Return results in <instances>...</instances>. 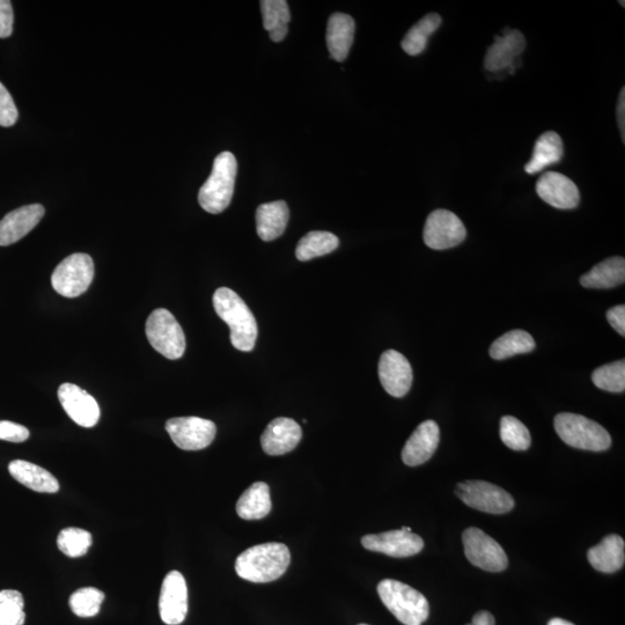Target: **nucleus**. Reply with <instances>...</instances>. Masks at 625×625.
I'll return each mask as SVG.
<instances>
[{"instance_id":"f257e3e1","label":"nucleus","mask_w":625,"mask_h":625,"mask_svg":"<svg viewBox=\"0 0 625 625\" xmlns=\"http://www.w3.org/2000/svg\"><path fill=\"white\" fill-rule=\"evenodd\" d=\"M291 554L283 543H264L247 549L235 562V571L250 583L275 582L288 570Z\"/></svg>"},{"instance_id":"f03ea898","label":"nucleus","mask_w":625,"mask_h":625,"mask_svg":"<svg viewBox=\"0 0 625 625\" xmlns=\"http://www.w3.org/2000/svg\"><path fill=\"white\" fill-rule=\"evenodd\" d=\"M213 307L231 330V342L235 349L249 352L255 347L257 323L254 314L238 293L229 288H220L213 294Z\"/></svg>"},{"instance_id":"7ed1b4c3","label":"nucleus","mask_w":625,"mask_h":625,"mask_svg":"<svg viewBox=\"0 0 625 625\" xmlns=\"http://www.w3.org/2000/svg\"><path fill=\"white\" fill-rule=\"evenodd\" d=\"M238 163L231 152L220 153L213 161L210 178L198 193V202L203 210L218 215L231 204L237 179Z\"/></svg>"},{"instance_id":"20e7f679","label":"nucleus","mask_w":625,"mask_h":625,"mask_svg":"<svg viewBox=\"0 0 625 625\" xmlns=\"http://www.w3.org/2000/svg\"><path fill=\"white\" fill-rule=\"evenodd\" d=\"M384 605L404 625H422L428 620L430 606L421 592L407 584L385 579L378 585Z\"/></svg>"},{"instance_id":"39448f33","label":"nucleus","mask_w":625,"mask_h":625,"mask_svg":"<svg viewBox=\"0 0 625 625\" xmlns=\"http://www.w3.org/2000/svg\"><path fill=\"white\" fill-rule=\"evenodd\" d=\"M555 430L566 445L578 450L604 452L612 446V437L604 426L582 415L558 414Z\"/></svg>"},{"instance_id":"423d86ee","label":"nucleus","mask_w":625,"mask_h":625,"mask_svg":"<svg viewBox=\"0 0 625 625\" xmlns=\"http://www.w3.org/2000/svg\"><path fill=\"white\" fill-rule=\"evenodd\" d=\"M145 333L152 348L167 359L185 355L186 336L175 316L164 308L153 311L146 321Z\"/></svg>"},{"instance_id":"0eeeda50","label":"nucleus","mask_w":625,"mask_h":625,"mask_svg":"<svg viewBox=\"0 0 625 625\" xmlns=\"http://www.w3.org/2000/svg\"><path fill=\"white\" fill-rule=\"evenodd\" d=\"M94 278V262L90 255L77 253L64 259L56 267L51 284L65 298L82 296L90 288Z\"/></svg>"},{"instance_id":"6e6552de","label":"nucleus","mask_w":625,"mask_h":625,"mask_svg":"<svg viewBox=\"0 0 625 625\" xmlns=\"http://www.w3.org/2000/svg\"><path fill=\"white\" fill-rule=\"evenodd\" d=\"M455 495L472 509L485 513L504 514L514 507L509 492L485 481L461 482L455 488Z\"/></svg>"},{"instance_id":"1a4fd4ad","label":"nucleus","mask_w":625,"mask_h":625,"mask_svg":"<svg viewBox=\"0 0 625 625\" xmlns=\"http://www.w3.org/2000/svg\"><path fill=\"white\" fill-rule=\"evenodd\" d=\"M462 542L468 561L477 568L488 572H502L509 565L502 546L482 529H466L462 534Z\"/></svg>"},{"instance_id":"9d476101","label":"nucleus","mask_w":625,"mask_h":625,"mask_svg":"<svg viewBox=\"0 0 625 625\" xmlns=\"http://www.w3.org/2000/svg\"><path fill=\"white\" fill-rule=\"evenodd\" d=\"M166 431L181 450L201 451L215 440L217 426L200 417H176L167 421Z\"/></svg>"},{"instance_id":"9b49d317","label":"nucleus","mask_w":625,"mask_h":625,"mask_svg":"<svg viewBox=\"0 0 625 625\" xmlns=\"http://www.w3.org/2000/svg\"><path fill=\"white\" fill-rule=\"evenodd\" d=\"M467 231L461 219L453 212L439 209L426 219L423 239L425 245L435 250L457 247L465 241Z\"/></svg>"},{"instance_id":"f8f14e48","label":"nucleus","mask_w":625,"mask_h":625,"mask_svg":"<svg viewBox=\"0 0 625 625\" xmlns=\"http://www.w3.org/2000/svg\"><path fill=\"white\" fill-rule=\"evenodd\" d=\"M161 620L167 625L185 622L188 614V587L185 577L179 571H171L161 586L159 599Z\"/></svg>"},{"instance_id":"ddd939ff","label":"nucleus","mask_w":625,"mask_h":625,"mask_svg":"<svg viewBox=\"0 0 625 625\" xmlns=\"http://www.w3.org/2000/svg\"><path fill=\"white\" fill-rule=\"evenodd\" d=\"M363 547L374 553L403 558L421 553L424 541L413 532L391 531L380 534L366 535L362 539Z\"/></svg>"},{"instance_id":"4468645a","label":"nucleus","mask_w":625,"mask_h":625,"mask_svg":"<svg viewBox=\"0 0 625 625\" xmlns=\"http://www.w3.org/2000/svg\"><path fill=\"white\" fill-rule=\"evenodd\" d=\"M58 400L65 413L79 426L93 428L99 423L101 411L97 400L79 386L61 385L58 388Z\"/></svg>"},{"instance_id":"2eb2a0df","label":"nucleus","mask_w":625,"mask_h":625,"mask_svg":"<svg viewBox=\"0 0 625 625\" xmlns=\"http://www.w3.org/2000/svg\"><path fill=\"white\" fill-rule=\"evenodd\" d=\"M379 379L389 395L403 397L413 386L414 372L408 359L399 351L388 350L380 358Z\"/></svg>"},{"instance_id":"dca6fc26","label":"nucleus","mask_w":625,"mask_h":625,"mask_svg":"<svg viewBox=\"0 0 625 625\" xmlns=\"http://www.w3.org/2000/svg\"><path fill=\"white\" fill-rule=\"evenodd\" d=\"M536 193L541 200L558 210L576 209L580 202L575 182L558 172H547L536 182Z\"/></svg>"},{"instance_id":"f3484780","label":"nucleus","mask_w":625,"mask_h":625,"mask_svg":"<svg viewBox=\"0 0 625 625\" xmlns=\"http://www.w3.org/2000/svg\"><path fill=\"white\" fill-rule=\"evenodd\" d=\"M44 212L41 204H31L7 213L0 220V246H11L25 238L41 222Z\"/></svg>"},{"instance_id":"a211bd4d","label":"nucleus","mask_w":625,"mask_h":625,"mask_svg":"<svg viewBox=\"0 0 625 625\" xmlns=\"http://www.w3.org/2000/svg\"><path fill=\"white\" fill-rule=\"evenodd\" d=\"M303 438L300 425L291 418L274 419L263 432L261 444L263 451L272 457L284 455L294 450Z\"/></svg>"},{"instance_id":"6ab92c4d","label":"nucleus","mask_w":625,"mask_h":625,"mask_svg":"<svg viewBox=\"0 0 625 625\" xmlns=\"http://www.w3.org/2000/svg\"><path fill=\"white\" fill-rule=\"evenodd\" d=\"M440 440L439 426L435 421H425L415 430L403 447L402 460L407 466H421L432 458Z\"/></svg>"},{"instance_id":"aec40b11","label":"nucleus","mask_w":625,"mask_h":625,"mask_svg":"<svg viewBox=\"0 0 625 625\" xmlns=\"http://www.w3.org/2000/svg\"><path fill=\"white\" fill-rule=\"evenodd\" d=\"M525 48V36L519 31H509L502 38H496V42L488 49L484 58V68L490 72L510 68L514 60L524 53Z\"/></svg>"},{"instance_id":"412c9836","label":"nucleus","mask_w":625,"mask_h":625,"mask_svg":"<svg viewBox=\"0 0 625 625\" xmlns=\"http://www.w3.org/2000/svg\"><path fill=\"white\" fill-rule=\"evenodd\" d=\"M356 24L354 18L345 13H334L327 26V46L330 56L336 62H343L348 57L354 43Z\"/></svg>"},{"instance_id":"4be33fe9","label":"nucleus","mask_w":625,"mask_h":625,"mask_svg":"<svg viewBox=\"0 0 625 625\" xmlns=\"http://www.w3.org/2000/svg\"><path fill=\"white\" fill-rule=\"evenodd\" d=\"M9 472L14 480L41 494H56L60 490L56 477L35 463L14 460L9 465Z\"/></svg>"},{"instance_id":"5701e85b","label":"nucleus","mask_w":625,"mask_h":625,"mask_svg":"<svg viewBox=\"0 0 625 625\" xmlns=\"http://www.w3.org/2000/svg\"><path fill=\"white\" fill-rule=\"evenodd\" d=\"M289 205L276 201L260 205L256 210V231L263 241H272L281 237L288 226Z\"/></svg>"},{"instance_id":"b1692460","label":"nucleus","mask_w":625,"mask_h":625,"mask_svg":"<svg viewBox=\"0 0 625 625\" xmlns=\"http://www.w3.org/2000/svg\"><path fill=\"white\" fill-rule=\"evenodd\" d=\"M625 543L621 536H606L598 546L588 550L587 558L593 568L602 573H614L623 568Z\"/></svg>"},{"instance_id":"393cba45","label":"nucleus","mask_w":625,"mask_h":625,"mask_svg":"<svg viewBox=\"0 0 625 625\" xmlns=\"http://www.w3.org/2000/svg\"><path fill=\"white\" fill-rule=\"evenodd\" d=\"M625 281V260L615 256L597 264L580 277V284L586 289H613Z\"/></svg>"},{"instance_id":"a878e982","label":"nucleus","mask_w":625,"mask_h":625,"mask_svg":"<svg viewBox=\"0 0 625 625\" xmlns=\"http://www.w3.org/2000/svg\"><path fill=\"white\" fill-rule=\"evenodd\" d=\"M564 156V145L560 135L554 131L544 132L536 141L533 156L525 166L527 174H538L548 166L560 163Z\"/></svg>"},{"instance_id":"bb28decb","label":"nucleus","mask_w":625,"mask_h":625,"mask_svg":"<svg viewBox=\"0 0 625 625\" xmlns=\"http://www.w3.org/2000/svg\"><path fill=\"white\" fill-rule=\"evenodd\" d=\"M270 488L267 483L256 482L242 494L237 503V513L244 520H261L271 511Z\"/></svg>"},{"instance_id":"cd10ccee","label":"nucleus","mask_w":625,"mask_h":625,"mask_svg":"<svg viewBox=\"0 0 625 625\" xmlns=\"http://www.w3.org/2000/svg\"><path fill=\"white\" fill-rule=\"evenodd\" d=\"M261 12L263 27L274 42H281L288 35V24L291 13L288 2L285 0H262Z\"/></svg>"},{"instance_id":"c85d7f7f","label":"nucleus","mask_w":625,"mask_h":625,"mask_svg":"<svg viewBox=\"0 0 625 625\" xmlns=\"http://www.w3.org/2000/svg\"><path fill=\"white\" fill-rule=\"evenodd\" d=\"M536 347L534 338L525 330H512L497 338L490 348V356L495 360H504L513 356L528 354Z\"/></svg>"},{"instance_id":"c756f323","label":"nucleus","mask_w":625,"mask_h":625,"mask_svg":"<svg viewBox=\"0 0 625 625\" xmlns=\"http://www.w3.org/2000/svg\"><path fill=\"white\" fill-rule=\"evenodd\" d=\"M443 24V19L437 13L426 14L417 24L409 29V32L401 43L402 49L410 56L421 55L428 46V41L433 33Z\"/></svg>"},{"instance_id":"7c9ffc66","label":"nucleus","mask_w":625,"mask_h":625,"mask_svg":"<svg viewBox=\"0 0 625 625\" xmlns=\"http://www.w3.org/2000/svg\"><path fill=\"white\" fill-rule=\"evenodd\" d=\"M340 246L335 234L325 231H313L299 241L296 256L299 261H310L323 255L333 253Z\"/></svg>"},{"instance_id":"2f4dec72","label":"nucleus","mask_w":625,"mask_h":625,"mask_svg":"<svg viewBox=\"0 0 625 625\" xmlns=\"http://www.w3.org/2000/svg\"><path fill=\"white\" fill-rule=\"evenodd\" d=\"M500 438L513 451H527L532 444L526 425L513 416H504L500 421Z\"/></svg>"},{"instance_id":"473e14b6","label":"nucleus","mask_w":625,"mask_h":625,"mask_svg":"<svg viewBox=\"0 0 625 625\" xmlns=\"http://www.w3.org/2000/svg\"><path fill=\"white\" fill-rule=\"evenodd\" d=\"M92 535L82 528L69 527L58 535L57 546L62 553L71 558L84 556L92 546Z\"/></svg>"},{"instance_id":"72a5a7b5","label":"nucleus","mask_w":625,"mask_h":625,"mask_svg":"<svg viewBox=\"0 0 625 625\" xmlns=\"http://www.w3.org/2000/svg\"><path fill=\"white\" fill-rule=\"evenodd\" d=\"M104 600L105 594L98 588L84 587L71 595L69 604L73 614L88 619L99 614Z\"/></svg>"},{"instance_id":"f704fd0d","label":"nucleus","mask_w":625,"mask_h":625,"mask_svg":"<svg viewBox=\"0 0 625 625\" xmlns=\"http://www.w3.org/2000/svg\"><path fill=\"white\" fill-rule=\"evenodd\" d=\"M592 381L602 391L623 393L625 389V362L610 363L600 366L592 374Z\"/></svg>"},{"instance_id":"c9c22d12","label":"nucleus","mask_w":625,"mask_h":625,"mask_svg":"<svg viewBox=\"0 0 625 625\" xmlns=\"http://www.w3.org/2000/svg\"><path fill=\"white\" fill-rule=\"evenodd\" d=\"M25 600L14 590L0 591V625H24Z\"/></svg>"},{"instance_id":"e433bc0d","label":"nucleus","mask_w":625,"mask_h":625,"mask_svg":"<svg viewBox=\"0 0 625 625\" xmlns=\"http://www.w3.org/2000/svg\"><path fill=\"white\" fill-rule=\"evenodd\" d=\"M19 112L12 95L0 83V127L10 128L17 123Z\"/></svg>"},{"instance_id":"4c0bfd02","label":"nucleus","mask_w":625,"mask_h":625,"mask_svg":"<svg viewBox=\"0 0 625 625\" xmlns=\"http://www.w3.org/2000/svg\"><path fill=\"white\" fill-rule=\"evenodd\" d=\"M29 438V430L24 425L3 421L0 422V440L10 443H24Z\"/></svg>"},{"instance_id":"58836bf2","label":"nucleus","mask_w":625,"mask_h":625,"mask_svg":"<svg viewBox=\"0 0 625 625\" xmlns=\"http://www.w3.org/2000/svg\"><path fill=\"white\" fill-rule=\"evenodd\" d=\"M14 14L9 0H0V39L10 38L13 33Z\"/></svg>"},{"instance_id":"ea45409f","label":"nucleus","mask_w":625,"mask_h":625,"mask_svg":"<svg viewBox=\"0 0 625 625\" xmlns=\"http://www.w3.org/2000/svg\"><path fill=\"white\" fill-rule=\"evenodd\" d=\"M607 320L609 325L612 326L617 333L621 336H625V306L619 305L607 312Z\"/></svg>"},{"instance_id":"a19ab883","label":"nucleus","mask_w":625,"mask_h":625,"mask_svg":"<svg viewBox=\"0 0 625 625\" xmlns=\"http://www.w3.org/2000/svg\"><path fill=\"white\" fill-rule=\"evenodd\" d=\"M625 90L622 88L619 102H617V122H619V128L623 142L625 141Z\"/></svg>"},{"instance_id":"79ce46f5","label":"nucleus","mask_w":625,"mask_h":625,"mask_svg":"<svg viewBox=\"0 0 625 625\" xmlns=\"http://www.w3.org/2000/svg\"><path fill=\"white\" fill-rule=\"evenodd\" d=\"M467 625H496V621L494 615L482 610L473 617L472 623Z\"/></svg>"},{"instance_id":"37998d69","label":"nucleus","mask_w":625,"mask_h":625,"mask_svg":"<svg viewBox=\"0 0 625 625\" xmlns=\"http://www.w3.org/2000/svg\"><path fill=\"white\" fill-rule=\"evenodd\" d=\"M548 625H575L569 621L563 620V619H553L550 620Z\"/></svg>"},{"instance_id":"c03bdc74","label":"nucleus","mask_w":625,"mask_h":625,"mask_svg":"<svg viewBox=\"0 0 625 625\" xmlns=\"http://www.w3.org/2000/svg\"><path fill=\"white\" fill-rule=\"evenodd\" d=\"M359 625H369V624H359Z\"/></svg>"}]
</instances>
